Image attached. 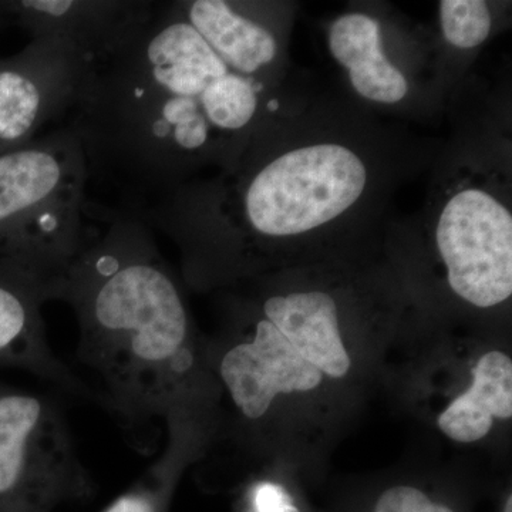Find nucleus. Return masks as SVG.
<instances>
[{
	"instance_id": "nucleus-1",
	"label": "nucleus",
	"mask_w": 512,
	"mask_h": 512,
	"mask_svg": "<svg viewBox=\"0 0 512 512\" xmlns=\"http://www.w3.org/2000/svg\"><path fill=\"white\" fill-rule=\"evenodd\" d=\"M57 301L72 306L80 363L99 397L136 426H163L190 448L200 356L177 279L154 232L128 212L93 202L83 247Z\"/></svg>"
},
{
	"instance_id": "nucleus-9",
	"label": "nucleus",
	"mask_w": 512,
	"mask_h": 512,
	"mask_svg": "<svg viewBox=\"0 0 512 512\" xmlns=\"http://www.w3.org/2000/svg\"><path fill=\"white\" fill-rule=\"evenodd\" d=\"M266 318L293 349L322 375H348L350 357L339 332L336 302L325 292L272 296L264 303Z\"/></svg>"
},
{
	"instance_id": "nucleus-8",
	"label": "nucleus",
	"mask_w": 512,
	"mask_h": 512,
	"mask_svg": "<svg viewBox=\"0 0 512 512\" xmlns=\"http://www.w3.org/2000/svg\"><path fill=\"white\" fill-rule=\"evenodd\" d=\"M49 301L35 279L0 259V367L23 370L67 392L89 396L82 380L47 342L42 308Z\"/></svg>"
},
{
	"instance_id": "nucleus-14",
	"label": "nucleus",
	"mask_w": 512,
	"mask_h": 512,
	"mask_svg": "<svg viewBox=\"0 0 512 512\" xmlns=\"http://www.w3.org/2000/svg\"><path fill=\"white\" fill-rule=\"evenodd\" d=\"M178 464L160 456L151 468L150 485L131 491L114 501L104 512H160L161 491L177 473Z\"/></svg>"
},
{
	"instance_id": "nucleus-5",
	"label": "nucleus",
	"mask_w": 512,
	"mask_h": 512,
	"mask_svg": "<svg viewBox=\"0 0 512 512\" xmlns=\"http://www.w3.org/2000/svg\"><path fill=\"white\" fill-rule=\"evenodd\" d=\"M79 43L57 33L32 36L0 59V154L63 126L86 74Z\"/></svg>"
},
{
	"instance_id": "nucleus-19",
	"label": "nucleus",
	"mask_w": 512,
	"mask_h": 512,
	"mask_svg": "<svg viewBox=\"0 0 512 512\" xmlns=\"http://www.w3.org/2000/svg\"><path fill=\"white\" fill-rule=\"evenodd\" d=\"M504 512H512V498H508L507 505H505Z\"/></svg>"
},
{
	"instance_id": "nucleus-12",
	"label": "nucleus",
	"mask_w": 512,
	"mask_h": 512,
	"mask_svg": "<svg viewBox=\"0 0 512 512\" xmlns=\"http://www.w3.org/2000/svg\"><path fill=\"white\" fill-rule=\"evenodd\" d=\"M191 19L212 46L239 72L255 76L278 53L274 35L224 0L188 2Z\"/></svg>"
},
{
	"instance_id": "nucleus-17",
	"label": "nucleus",
	"mask_w": 512,
	"mask_h": 512,
	"mask_svg": "<svg viewBox=\"0 0 512 512\" xmlns=\"http://www.w3.org/2000/svg\"><path fill=\"white\" fill-rule=\"evenodd\" d=\"M8 19H10L8 10H6L3 2H0V29H2V26L5 25V22Z\"/></svg>"
},
{
	"instance_id": "nucleus-3",
	"label": "nucleus",
	"mask_w": 512,
	"mask_h": 512,
	"mask_svg": "<svg viewBox=\"0 0 512 512\" xmlns=\"http://www.w3.org/2000/svg\"><path fill=\"white\" fill-rule=\"evenodd\" d=\"M366 183L365 164L349 148H296L252 174L241 191L242 215L262 237L305 234L348 211Z\"/></svg>"
},
{
	"instance_id": "nucleus-6",
	"label": "nucleus",
	"mask_w": 512,
	"mask_h": 512,
	"mask_svg": "<svg viewBox=\"0 0 512 512\" xmlns=\"http://www.w3.org/2000/svg\"><path fill=\"white\" fill-rule=\"evenodd\" d=\"M437 247L451 289L478 308L507 301L512 293V217L493 195L457 192L441 212Z\"/></svg>"
},
{
	"instance_id": "nucleus-11",
	"label": "nucleus",
	"mask_w": 512,
	"mask_h": 512,
	"mask_svg": "<svg viewBox=\"0 0 512 512\" xmlns=\"http://www.w3.org/2000/svg\"><path fill=\"white\" fill-rule=\"evenodd\" d=\"M511 417L512 362L510 356L493 350L480 357L471 386L440 414L437 424L448 439L474 443L490 433L494 419Z\"/></svg>"
},
{
	"instance_id": "nucleus-4",
	"label": "nucleus",
	"mask_w": 512,
	"mask_h": 512,
	"mask_svg": "<svg viewBox=\"0 0 512 512\" xmlns=\"http://www.w3.org/2000/svg\"><path fill=\"white\" fill-rule=\"evenodd\" d=\"M83 466L57 404L0 382V512H35L82 485Z\"/></svg>"
},
{
	"instance_id": "nucleus-18",
	"label": "nucleus",
	"mask_w": 512,
	"mask_h": 512,
	"mask_svg": "<svg viewBox=\"0 0 512 512\" xmlns=\"http://www.w3.org/2000/svg\"><path fill=\"white\" fill-rule=\"evenodd\" d=\"M279 109V101L272 99L268 101V110L271 111V113H275L276 110Z\"/></svg>"
},
{
	"instance_id": "nucleus-15",
	"label": "nucleus",
	"mask_w": 512,
	"mask_h": 512,
	"mask_svg": "<svg viewBox=\"0 0 512 512\" xmlns=\"http://www.w3.org/2000/svg\"><path fill=\"white\" fill-rule=\"evenodd\" d=\"M375 512H454L446 505L436 504L409 485L389 488L379 498Z\"/></svg>"
},
{
	"instance_id": "nucleus-10",
	"label": "nucleus",
	"mask_w": 512,
	"mask_h": 512,
	"mask_svg": "<svg viewBox=\"0 0 512 512\" xmlns=\"http://www.w3.org/2000/svg\"><path fill=\"white\" fill-rule=\"evenodd\" d=\"M380 26L370 16L353 13L333 23L329 46L333 57L349 70L350 82L360 96L393 104L406 97V77L380 47Z\"/></svg>"
},
{
	"instance_id": "nucleus-16",
	"label": "nucleus",
	"mask_w": 512,
	"mask_h": 512,
	"mask_svg": "<svg viewBox=\"0 0 512 512\" xmlns=\"http://www.w3.org/2000/svg\"><path fill=\"white\" fill-rule=\"evenodd\" d=\"M254 507L256 512H298L284 488L271 483L255 488Z\"/></svg>"
},
{
	"instance_id": "nucleus-13",
	"label": "nucleus",
	"mask_w": 512,
	"mask_h": 512,
	"mask_svg": "<svg viewBox=\"0 0 512 512\" xmlns=\"http://www.w3.org/2000/svg\"><path fill=\"white\" fill-rule=\"evenodd\" d=\"M440 20L444 37L458 49H473L487 40L491 15L483 0H443Z\"/></svg>"
},
{
	"instance_id": "nucleus-7",
	"label": "nucleus",
	"mask_w": 512,
	"mask_h": 512,
	"mask_svg": "<svg viewBox=\"0 0 512 512\" xmlns=\"http://www.w3.org/2000/svg\"><path fill=\"white\" fill-rule=\"evenodd\" d=\"M217 373L238 412L251 421L265 417L278 394L311 392L323 379L268 319L256 323L251 340L222 353Z\"/></svg>"
},
{
	"instance_id": "nucleus-2",
	"label": "nucleus",
	"mask_w": 512,
	"mask_h": 512,
	"mask_svg": "<svg viewBox=\"0 0 512 512\" xmlns=\"http://www.w3.org/2000/svg\"><path fill=\"white\" fill-rule=\"evenodd\" d=\"M92 221L89 170L72 128L0 154V259L57 301Z\"/></svg>"
}]
</instances>
